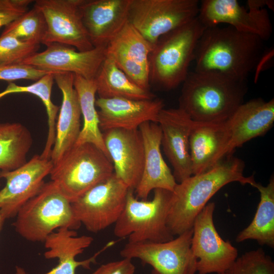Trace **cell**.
<instances>
[{"label":"cell","mask_w":274,"mask_h":274,"mask_svg":"<svg viewBox=\"0 0 274 274\" xmlns=\"http://www.w3.org/2000/svg\"><path fill=\"white\" fill-rule=\"evenodd\" d=\"M157 123L161 131V145L170 163L176 182L192 175L189 136L194 121L182 110L162 109Z\"/></svg>","instance_id":"cell-17"},{"label":"cell","mask_w":274,"mask_h":274,"mask_svg":"<svg viewBox=\"0 0 274 274\" xmlns=\"http://www.w3.org/2000/svg\"><path fill=\"white\" fill-rule=\"evenodd\" d=\"M16 274H26L25 271L20 267H16Z\"/></svg>","instance_id":"cell-38"},{"label":"cell","mask_w":274,"mask_h":274,"mask_svg":"<svg viewBox=\"0 0 274 274\" xmlns=\"http://www.w3.org/2000/svg\"><path fill=\"white\" fill-rule=\"evenodd\" d=\"M206 28L197 17L162 36L149 55L150 83L164 90L182 84L189 73L198 41Z\"/></svg>","instance_id":"cell-4"},{"label":"cell","mask_w":274,"mask_h":274,"mask_svg":"<svg viewBox=\"0 0 274 274\" xmlns=\"http://www.w3.org/2000/svg\"><path fill=\"white\" fill-rule=\"evenodd\" d=\"M62 100L56 124V135L50 159L53 165L67 151L72 148L81 131V112L77 91L74 87L75 74L56 72L54 74Z\"/></svg>","instance_id":"cell-23"},{"label":"cell","mask_w":274,"mask_h":274,"mask_svg":"<svg viewBox=\"0 0 274 274\" xmlns=\"http://www.w3.org/2000/svg\"><path fill=\"white\" fill-rule=\"evenodd\" d=\"M248 9L260 10L263 9L266 5L273 10V2L272 1L249 0L247 2Z\"/></svg>","instance_id":"cell-36"},{"label":"cell","mask_w":274,"mask_h":274,"mask_svg":"<svg viewBox=\"0 0 274 274\" xmlns=\"http://www.w3.org/2000/svg\"><path fill=\"white\" fill-rule=\"evenodd\" d=\"M114 173L111 159L91 143L75 145L53 165L50 174L62 194L72 203Z\"/></svg>","instance_id":"cell-5"},{"label":"cell","mask_w":274,"mask_h":274,"mask_svg":"<svg viewBox=\"0 0 274 274\" xmlns=\"http://www.w3.org/2000/svg\"><path fill=\"white\" fill-rule=\"evenodd\" d=\"M131 0H81L82 21L94 47L107 46L129 22Z\"/></svg>","instance_id":"cell-19"},{"label":"cell","mask_w":274,"mask_h":274,"mask_svg":"<svg viewBox=\"0 0 274 274\" xmlns=\"http://www.w3.org/2000/svg\"><path fill=\"white\" fill-rule=\"evenodd\" d=\"M6 220V218L0 212V232L2 229L4 222Z\"/></svg>","instance_id":"cell-37"},{"label":"cell","mask_w":274,"mask_h":274,"mask_svg":"<svg viewBox=\"0 0 274 274\" xmlns=\"http://www.w3.org/2000/svg\"><path fill=\"white\" fill-rule=\"evenodd\" d=\"M46 49L37 52L21 63L50 72H66L86 79H94L106 57V47H94L79 51L63 44L52 43Z\"/></svg>","instance_id":"cell-15"},{"label":"cell","mask_w":274,"mask_h":274,"mask_svg":"<svg viewBox=\"0 0 274 274\" xmlns=\"http://www.w3.org/2000/svg\"><path fill=\"white\" fill-rule=\"evenodd\" d=\"M46 31L44 15L33 7L5 26L1 35H10L23 42L40 44Z\"/></svg>","instance_id":"cell-30"},{"label":"cell","mask_w":274,"mask_h":274,"mask_svg":"<svg viewBox=\"0 0 274 274\" xmlns=\"http://www.w3.org/2000/svg\"><path fill=\"white\" fill-rule=\"evenodd\" d=\"M49 73L22 63L0 64V80L9 82L21 79L37 81Z\"/></svg>","instance_id":"cell-33"},{"label":"cell","mask_w":274,"mask_h":274,"mask_svg":"<svg viewBox=\"0 0 274 274\" xmlns=\"http://www.w3.org/2000/svg\"><path fill=\"white\" fill-rule=\"evenodd\" d=\"M53 167L51 159L36 155L14 170H0V178L6 181L0 190V212L6 219L16 217L22 207L40 192Z\"/></svg>","instance_id":"cell-13"},{"label":"cell","mask_w":274,"mask_h":274,"mask_svg":"<svg viewBox=\"0 0 274 274\" xmlns=\"http://www.w3.org/2000/svg\"><path fill=\"white\" fill-rule=\"evenodd\" d=\"M93 241L92 237L78 236L75 230L67 228H60L51 233L44 242L47 251L44 255L47 259H57L58 263L45 274H76V269L80 266L90 269L97 256L115 244V241H110L89 258L76 260V257L89 247Z\"/></svg>","instance_id":"cell-24"},{"label":"cell","mask_w":274,"mask_h":274,"mask_svg":"<svg viewBox=\"0 0 274 274\" xmlns=\"http://www.w3.org/2000/svg\"><path fill=\"white\" fill-rule=\"evenodd\" d=\"M31 0H0V28L6 26L28 10Z\"/></svg>","instance_id":"cell-34"},{"label":"cell","mask_w":274,"mask_h":274,"mask_svg":"<svg viewBox=\"0 0 274 274\" xmlns=\"http://www.w3.org/2000/svg\"><path fill=\"white\" fill-rule=\"evenodd\" d=\"M129 190L114 173L71 203L74 215L88 231H101L117 222Z\"/></svg>","instance_id":"cell-9"},{"label":"cell","mask_w":274,"mask_h":274,"mask_svg":"<svg viewBox=\"0 0 274 274\" xmlns=\"http://www.w3.org/2000/svg\"><path fill=\"white\" fill-rule=\"evenodd\" d=\"M253 187L260 193V201L254 217L250 224L239 232L236 242L256 241L261 245L274 247V177L268 184L263 186L256 182Z\"/></svg>","instance_id":"cell-26"},{"label":"cell","mask_w":274,"mask_h":274,"mask_svg":"<svg viewBox=\"0 0 274 274\" xmlns=\"http://www.w3.org/2000/svg\"><path fill=\"white\" fill-rule=\"evenodd\" d=\"M274 122V99L261 98L242 104L227 120L229 140L222 158L232 155L235 149L247 142L266 133Z\"/></svg>","instance_id":"cell-21"},{"label":"cell","mask_w":274,"mask_h":274,"mask_svg":"<svg viewBox=\"0 0 274 274\" xmlns=\"http://www.w3.org/2000/svg\"><path fill=\"white\" fill-rule=\"evenodd\" d=\"M99 98H125L136 100L155 98L150 90L139 86L106 56L94 78Z\"/></svg>","instance_id":"cell-27"},{"label":"cell","mask_w":274,"mask_h":274,"mask_svg":"<svg viewBox=\"0 0 274 274\" xmlns=\"http://www.w3.org/2000/svg\"><path fill=\"white\" fill-rule=\"evenodd\" d=\"M144 148V164L141 180L134 189L138 198L147 200L156 189L173 191L177 182L161 152V131L155 122H146L139 127Z\"/></svg>","instance_id":"cell-22"},{"label":"cell","mask_w":274,"mask_h":274,"mask_svg":"<svg viewBox=\"0 0 274 274\" xmlns=\"http://www.w3.org/2000/svg\"><path fill=\"white\" fill-rule=\"evenodd\" d=\"M40 48V44L22 41L10 35L0 36V64L21 63Z\"/></svg>","instance_id":"cell-32"},{"label":"cell","mask_w":274,"mask_h":274,"mask_svg":"<svg viewBox=\"0 0 274 274\" xmlns=\"http://www.w3.org/2000/svg\"><path fill=\"white\" fill-rule=\"evenodd\" d=\"M193 228L163 243H127L122 258L138 259L152 267V274H195L197 259L191 248Z\"/></svg>","instance_id":"cell-10"},{"label":"cell","mask_w":274,"mask_h":274,"mask_svg":"<svg viewBox=\"0 0 274 274\" xmlns=\"http://www.w3.org/2000/svg\"><path fill=\"white\" fill-rule=\"evenodd\" d=\"M32 144L31 133L19 123H0V170H14L24 164Z\"/></svg>","instance_id":"cell-29"},{"label":"cell","mask_w":274,"mask_h":274,"mask_svg":"<svg viewBox=\"0 0 274 274\" xmlns=\"http://www.w3.org/2000/svg\"><path fill=\"white\" fill-rule=\"evenodd\" d=\"M182 84L179 107L194 122L227 121L243 104L246 81L214 72H189Z\"/></svg>","instance_id":"cell-3"},{"label":"cell","mask_w":274,"mask_h":274,"mask_svg":"<svg viewBox=\"0 0 274 274\" xmlns=\"http://www.w3.org/2000/svg\"><path fill=\"white\" fill-rule=\"evenodd\" d=\"M74 85L78 94L84 121L75 145L92 144L110 158L99 127L98 115L96 109V86L94 79L88 80L75 75Z\"/></svg>","instance_id":"cell-28"},{"label":"cell","mask_w":274,"mask_h":274,"mask_svg":"<svg viewBox=\"0 0 274 274\" xmlns=\"http://www.w3.org/2000/svg\"><path fill=\"white\" fill-rule=\"evenodd\" d=\"M153 47L128 22L107 44L106 56L134 83L150 90L149 58Z\"/></svg>","instance_id":"cell-16"},{"label":"cell","mask_w":274,"mask_h":274,"mask_svg":"<svg viewBox=\"0 0 274 274\" xmlns=\"http://www.w3.org/2000/svg\"><path fill=\"white\" fill-rule=\"evenodd\" d=\"M215 203H208L195 218L191 248L197 259L199 274H219L228 268L238 257V251L224 241L215 226Z\"/></svg>","instance_id":"cell-11"},{"label":"cell","mask_w":274,"mask_h":274,"mask_svg":"<svg viewBox=\"0 0 274 274\" xmlns=\"http://www.w3.org/2000/svg\"><path fill=\"white\" fill-rule=\"evenodd\" d=\"M135 267L129 258L101 264L91 274H135Z\"/></svg>","instance_id":"cell-35"},{"label":"cell","mask_w":274,"mask_h":274,"mask_svg":"<svg viewBox=\"0 0 274 274\" xmlns=\"http://www.w3.org/2000/svg\"><path fill=\"white\" fill-rule=\"evenodd\" d=\"M219 274H274V262L263 249L258 248L238 257L228 268Z\"/></svg>","instance_id":"cell-31"},{"label":"cell","mask_w":274,"mask_h":274,"mask_svg":"<svg viewBox=\"0 0 274 274\" xmlns=\"http://www.w3.org/2000/svg\"><path fill=\"white\" fill-rule=\"evenodd\" d=\"M197 17L206 27L226 23L239 31L257 36L264 41L272 34L266 9H247L236 0H203L199 4Z\"/></svg>","instance_id":"cell-14"},{"label":"cell","mask_w":274,"mask_h":274,"mask_svg":"<svg viewBox=\"0 0 274 274\" xmlns=\"http://www.w3.org/2000/svg\"><path fill=\"white\" fill-rule=\"evenodd\" d=\"M99 127L102 132L113 128L138 129L146 122L157 123L158 116L164 108L159 98L136 100L125 98H98L95 100Z\"/></svg>","instance_id":"cell-20"},{"label":"cell","mask_w":274,"mask_h":274,"mask_svg":"<svg viewBox=\"0 0 274 274\" xmlns=\"http://www.w3.org/2000/svg\"><path fill=\"white\" fill-rule=\"evenodd\" d=\"M102 132L114 174L130 189L134 190L141 180L144 164V144L139 129L113 128Z\"/></svg>","instance_id":"cell-18"},{"label":"cell","mask_w":274,"mask_h":274,"mask_svg":"<svg viewBox=\"0 0 274 274\" xmlns=\"http://www.w3.org/2000/svg\"><path fill=\"white\" fill-rule=\"evenodd\" d=\"M151 200H140L130 189L126 204L114 224V234L129 243H163L174 238L167 226L172 191L156 189Z\"/></svg>","instance_id":"cell-7"},{"label":"cell","mask_w":274,"mask_h":274,"mask_svg":"<svg viewBox=\"0 0 274 274\" xmlns=\"http://www.w3.org/2000/svg\"><path fill=\"white\" fill-rule=\"evenodd\" d=\"M242 159L227 156L207 171L177 183L172 191L167 226L174 236L192 228L195 218L220 189L232 182L253 185L254 176H245Z\"/></svg>","instance_id":"cell-2"},{"label":"cell","mask_w":274,"mask_h":274,"mask_svg":"<svg viewBox=\"0 0 274 274\" xmlns=\"http://www.w3.org/2000/svg\"><path fill=\"white\" fill-rule=\"evenodd\" d=\"M16 218L13 226L16 232L32 242H44L55 229L75 230L81 225L74 215L71 202L52 181L22 207Z\"/></svg>","instance_id":"cell-6"},{"label":"cell","mask_w":274,"mask_h":274,"mask_svg":"<svg viewBox=\"0 0 274 274\" xmlns=\"http://www.w3.org/2000/svg\"><path fill=\"white\" fill-rule=\"evenodd\" d=\"M81 0H37L33 7L44 15L47 31L42 44L58 43L79 51L94 48L84 25L80 5Z\"/></svg>","instance_id":"cell-12"},{"label":"cell","mask_w":274,"mask_h":274,"mask_svg":"<svg viewBox=\"0 0 274 274\" xmlns=\"http://www.w3.org/2000/svg\"><path fill=\"white\" fill-rule=\"evenodd\" d=\"M263 42L257 36L229 25L207 27L195 49V71L217 72L246 81L262 56Z\"/></svg>","instance_id":"cell-1"},{"label":"cell","mask_w":274,"mask_h":274,"mask_svg":"<svg viewBox=\"0 0 274 274\" xmlns=\"http://www.w3.org/2000/svg\"><path fill=\"white\" fill-rule=\"evenodd\" d=\"M197 0H131L129 22L153 46L163 35L197 17Z\"/></svg>","instance_id":"cell-8"},{"label":"cell","mask_w":274,"mask_h":274,"mask_svg":"<svg viewBox=\"0 0 274 274\" xmlns=\"http://www.w3.org/2000/svg\"><path fill=\"white\" fill-rule=\"evenodd\" d=\"M228 140L227 121L220 123L194 121L189 136L192 175L203 173L222 160Z\"/></svg>","instance_id":"cell-25"}]
</instances>
